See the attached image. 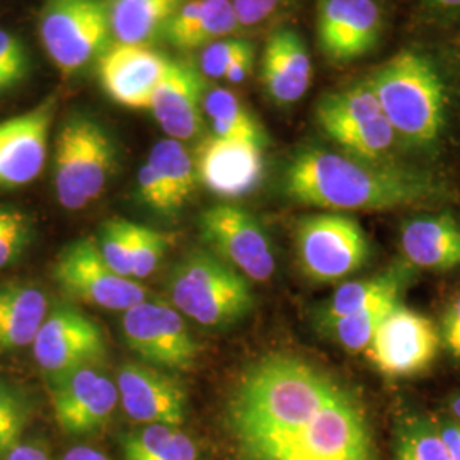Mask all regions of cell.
Here are the masks:
<instances>
[{
  "label": "cell",
  "mask_w": 460,
  "mask_h": 460,
  "mask_svg": "<svg viewBox=\"0 0 460 460\" xmlns=\"http://www.w3.org/2000/svg\"><path fill=\"white\" fill-rule=\"evenodd\" d=\"M226 427L241 460H378L360 401L296 355L247 367L230 391Z\"/></svg>",
  "instance_id": "1"
},
{
  "label": "cell",
  "mask_w": 460,
  "mask_h": 460,
  "mask_svg": "<svg viewBox=\"0 0 460 460\" xmlns=\"http://www.w3.org/2000/svg\"><path fill=\"white\" fill-rule=\"evenodd\" d=\"M285 195L329 210H393L429 203L442 188L427 174L321 148L298 152L283 178Z\"/></svg>",
  "instance_id": "2"
},
{
  "label": "cell",
  "mask_w": 460,
  "mask_h": 460,
  "mask_svg": "<svg viewBox=\"0 0 460 460\" xmlns=\"http://www.w3.org/2000/svg\"><path fill=\"white\" fill-rule=\"evenodd\" d=\"M367 83L399 137L412 146H429L438 138L445 121V87L427 57L401 51Z\"/></svg>",
  "instance_id": "3"
},
{
  "label": "cell",
  "mask_w": 460,
  "mask_h": 460,
  "mask_svg": "<svg viewBox=\"0 0 460 460\" xmlns=\"http://www.w3.org/2000/svg\"><path fill=\"white\" fill-rule=\"evenodd\" d=\"M171 305L205 328H227L254 304L247 279L212 251L195 249L169 273Z\"/></svg>",
  "instance_id": "4"
},
{
  "label": "cell",
  "mask_w": 460,
  "mask_h": 460,
  "mask_svg": "<svg viewBox=\"0 0 460 460\" xmlns=\"http://www.w3.org/2000/svg\"><path fill=\"white\" fill-rule=\"evenodd\" d=\"M110 133L89 116H68L55 144V193L66 210H81L104 191L115 167Z\"/></svg>",
  "instance_id": "5"
},
{
  "label": "cell",
  "mask_w": 460,
  "mask_h": 460,
  "mask_svg": "<svg viewBox=\"0 0 460 460\" xmlns=\"http://www.w3.org/2000/svg\"><path fill=\"white\" fill-rule=\"evenodd\" d=\"M106 0H45L40 38L49 60L64 75L79 74L108 49Z\"/></svg>",
  "instance_id": "6"
},
{
  "label": "cell",
  "mask_w": 460,
  "mask_h": 460,
  "mask_svg": "<svg viewBox=\"0 0 460 460\" xmlns=\"http://www.w3.org/2000/svg\"><path fill=\"white\" fill-rule=\"evenodd\" d=\"M315 118L329 138L363 161L380 163L397 138L368 83L324 96L317 102Z\"/></svg>",
  "instance_id": "7"
},
{
  "label": "cell",
  "mask_w": 460,
  "mask_h": 460,
  "mask_svg": "<svg viewBox=\"0 0 460 460\" xmlns=\"http://www.w3.org/2000/svg\"><path fill=\"white\" fill-rule=\"evenodd\" d=\"M302 271L319 283H332L360 270L370 246L360 224L341 214L304 217L296 232Z\"/></svg>",
  "instance_id": "8"
},
{
  "label": "cell",
  "mask_w": 460,
  "mask_h": 460,
  "mask_svg": "<svg viewBox=\"0 0 460 460\" xmlns=\"http://www.w3.org/2000/svg\"><path fill=\"white\" fill-rule=\"evenodd\" d=\"M53 279L70 300L99 309L125 313L147 300L142 283L119 277L108 266L94 237H84L62 249L53 264Z\"/></svg>",
  "instance_id": "9"
},
{
  "label": "cell",
  "mask_w": 460,
  "mask_h": 460,
  "mask_svg": "<svg viewBox=\"0 0 460 460\" xmlns=\"http://www.w3.org/2000/svg\"><path fill=\"white\" fill-rule=\"evenodd\" d=\"M121 331L130 349L152 367L190 370L199 357L182 314L163 300H144L125 311Z\"/></svg>",
  "instance_id": "10"
},
{
  "label": "cell",
  "mask_w": 460,
  "mask_h": 460,
  "mask_svg": "<svg viewBox=\"0 0 460 460\" xmlns=\"http://www.w3.org/2000/svg\"><path fill=\"white\" fill-rule=\"evenodd\" d=\"M33 353L51 382L84 367L101 365L108 355V343L94 319L72 305L58 304L38 331Z\"/></svg>",
  "instance_id": "11"
},
{
  "label": "cell",
  "mask_w": 460,
  "mask_h": 460,
  "mask_svg": "<svg viewBox=\"0 0 460 460\" xmlns=\"http://www.w3.org/2000/svg\"><path fill=\"white\" fill-rule=\"evenodd\" d=\"M199 232L210 251L254 281H266L275 273L271 241L243 207L218 203L199 217Z\"/></svg>",
  "instance_id": "12"
},
{
  "label": "cell",
  "mask_w": 460,
  "mask_h": 460,
  "mask_svg": "<svg viewBox=\"0 0 460 460\" xmlns=\"http://www.w3.org/2000/svg\"><path fill=\"white\" fill-rule=\"evenodd\" d=\"M440 334L423 314L401 302L385 315L367 348L370 362L387 377H411L437 358Z\"/></svg>",
  "instance_id": "13"
},
{
  "label": "cell",
  "mask_w": 460,
  "mask_h": 460,
  "mask_svg": "<svg viewBox=\"0 0 460 460\" xmlns=\"http://www.w3.org/2000/svg\"><path fill=\"white\" fill-rule=\"evenodd\" d=\"M49 384L57 425L68 435H91L102 429L119 404L116 382L99 365L74 370Z\"/></svg>",
  "instance_id": "14"
},
{
  "label": "cell",
  "mask_w": 460,
  "mask_h": 460,
  "mask_svg": "<svg viewBox=\"0 0 460 460\" xmlns=\"http://www.w3.org/2000/svg\"><path fill=\"white\" fill-rule=\"evenodd\" d=\"M315 30L323 55L346 64L377 47L384 16L374 0H319Z\"/></svg>",
  "instance_id": "15"
},
{
  "label": "cell",
  "mask_w": 460,
  "mask_h": 460,
  "mask_svg": "<svg viewBox=\"0 0 460 460\" xmlns=\"http://www.w3.org/2000/svg\"><path fill=\"white\" fill-rule=\"evenodd\" d=\"M119 404L128 418L142 425L181 427L188 395L181 382L147 363H125L116 380Z\"/></svg>",
  "instance_id": "16"
},
{
  "label": "cell",
  "mask_w": 460,
  "mask_h": 460,
  "mask_svg": "<svg viewBox=\"0 0 460 460\" xmlns=\"http://www.w3.org/2000/svg\"><path fill=\"white\" fill-rule=\"evenodd\" d=\"M57 98L0 121V188H19L34 181L47 163L49 135Z\"/></svg>",
  "instance_id": "17"
},
{
  "label": "cell",
  "mask_w": 460,
  "mask_h": 460,
  "mask_svg": "<svg viewBox=\"0 0 460 460\" xmlns=\"http://www.w3.org/2000/svg\"><path fill=\"white\" fill-rule=\"evenodd\" d=\"M167 62L165 55L150 47L113 43L96 60L99 83L116 104L130 110H150Z\"/></svg>",
  "instance_id": "18"
},
{
  "label": "cell",
  "mask_w": 460,
  "mask_h": 460,
  "mask_svg": "<svg viewBox=\"0 0 460 460\" xmlns=\"http://www.w3.org/2000/svg\"><path fill=\"white\" fill-rule=\"evenodd\" d=\"M193 161L198 181L226 199L246 197L263 180V148L254 144L220 138L212 133L201 138Z\"/></svg>",
  "instance_id": "19"
},
{
  "label": "cell",
  "mask_w": 460,
  "mask_h": 460,
  "mask_svg": "<svg viewBox=\"0 0 460 460\" xmlns=\"http://www.w3.org/2000/svg\"><path fill=\"white\" fill-rule=\"evenodd\" d=\"M205 96L207 84L199 66L191 60L169 58L150 111L171 138L193 140L205 132Z\"/></svg>",
  "instance_id": "20"
},
{
  "label": "cell",
  "mask_w": 460,
  "mask_h": 460,
  "mask_svg": "<svg viewBox=\"0 0 460 460\" xmlns=\"http://www.w3.org/2000/svg\"><path fill=\"white\" fill-rule=\"evenodd\" d=\"M313 83V62L300 34L279 30L266 41L261 58V84L268 98L290 106L305 96Z\"/></svg>",
  "instance_id": "21"
},
{
  "label": "cell",
  "mask_w": 460,
  "mask_h": 460,
  "mask_svg": "<svg viewBox=\"0 0 460 460\" xmlns=\"http://www.w3.org/2000/svg\"><path fill=\"white\" fill-rule=\"evenodd\" d=\"M401 249L408 263L425 270L460 266V224L452 215L412 218L401 229Z\"/></svg>",
  "instance_id": "22"
},
{
  "label": "cell",
  "mask_w": 460,
  "mask_h": 460,
  "mask_svg": "<svg viewBox=\"0 0 460 460\" xmlns=\"http://www.w3.org/2000/svg\"><path fill=\"white\" fill-rule=\"evenodd\" d=\"M49 313L47 294L31 283H0V349L33 345Z\"/></svg>",
  "instance_id": "23"
},
{
  "label": "cell",
  "mask_w": 460,
  "mask_h": 460,
  "mask_svg": "<svg viewBox=\"0 0 460 460\" xmlns=\"http://www.w3.org/2000/svg\"><path fill=\"white\" fill-rule=\"evenodd\" d=\"M184 0H106L110 31L116 43L148 47L164 36L165 28Z\"/></svg>",
  "instance_id": "24"
},
{
  "label": "cell",
  "mask_w": 460,
  "mask_h": 460,
  "mask_svg": "<svg viewBox=\"0 0 460 460\" xmlns=\"http://www.w3.org/2000/svg\"><path fill=\"white\" fill-rule=\"evenodd\" d=\"M410 277V266H394L372 279L348 281L331 296L323 307L319 314L321 326H326L346 315L360 313L382 300L401 298V292L406 288Z\"/></svg>",
  "instance_id": "25"
},
{
  "label": "cell",
  "mask_w": 460,
  "mask_h": 460,
  "mask_svg": "<svg viewBox=\"0 0 460 460\" xmlns=\"http://www.w3.org/2000/svg\"><path fill=\"white\" fill-rule=\"evenodd\" d=\"M205 116L210 119L214 135L229 140H241L264 148L268 137L261 123L246 108V104L229 89L207 91L203 102Z\"/></svg>",
  "instance_id": "26"
},
{
  "label": "cell",
  "mask_w": 460,
  "mask_h": 460,
  "mask_svg": "<svg viewBox=\"0 0 460 460\" xmlns=\"http://www.w3.org/2000/svg\"><path fill=\"white\" fill-rule=\"evenodd\" d=\"M125 460H198V448L188 433L169 425H146L121 438Z\"/></svg>",
  "instance_id": "27"
},
{
  "label": "cell",
  "mask_w": 460,
  "mask_h": 460,
  "mask_svg": "<svg viewBox=\"0 0 460 460\" xmlns=\"http://www.w3.org/2000/svg\"><path fill=\"white\" fill-rule=\"evenodd\" d=\"M147 163L161 176L174 207L180 212L197 190V167L193 155L180 140L167 138L152 147Z\"/></svg>",
  "instance_id": "28"
},
{
  "label": "cell",
  "mask_w": 460,
  "mask_h": 460,
  "mask_svg": "<svg viewBox=\"0 0 460 460\" xmlns=\"http://www.w3.org/2000/svg\"><path fill=\"white\" fill-rule=\"evenodd\" d=\"M394 460H454L433 420L410 416L395 431Z\"/></svg>",
  "instance_id": "29"
},
{
  "label": "cell",
  "mask_w": 460,
  "mask_h": 460,
  "mask_svg": "<svg viewBox=\"0 0 460 460\" xmlns=\"http://www.w3.org/2000/svg\"><path fill=\"white\" fill-rule=\"evenodd\" d=\"M399 302H401L399 298L382 300L363 309L360 313L351 314L334 323H329L326 326H323V329H326L331 338L343 346L346 351L358 353L368 348L378 326Z\"/></svg>",
  "instance_id": "30"
},
{
  "label": "cell",
  "mask_w": 460,
  "mask_h": 460,
  "mask_svg": "<svg viewBox=\"0 0 460 460\" xmlns=\"http://www.w3.org/2000/svg\"><path fill=\"white\" fill-rule=\"evenodd\" d=\"M31 408L26 397L11 384L0 380V460L21 442L30 423Z\"/></svg>",
  "instance_id": "31"
},
{
  "label": "cell",
  "mask_w": 460,
  "mask_h": 460,
  "mask_svg": "<svg viewBox=\"0 0 460 460\" xmlns=\"http://www.w3.org/2000/svg\"><path fill=\"white\" fill-rule=\"evenodd\" d=\"M132 229L133 222L125 218H111L101 226L98 237H94L104 261L115 273L125 279H132Z\"/></svg>",
  "instance_id": "32"
},
{
  "label": "cell",
  "mask_w": 460,
  "mask_h": 460,
  "mask_svg": "<svg viewBox=\"0 0 460 460\" xmlns=\"http://www.w3.org/2000/svg\"><path fill=\"white\" fill-rule=\"evenodd\" d=\"M169 243L171 239L163 232L133 224L132 252H130L132 279L138 281L150 277L164 260Z\"/></svg>",
  "instance_id": "33"
},
{
  "label": "cell",
  "mask_w": 460,
  "mask_h": 460,
  "mask_svg": "<svg viewBox=\"0 0 460 460\" xmlns=\"http://www.w3.org/2000/svg\"><path fill=\"white\" fill-rule=\"evenodd\" d=\"M31 239V222L14 208L0 207V270L21 258Z\"/></svg>",
  "instance_id": "34"
},
{
  "label": "cell",
  "mask_w": 460,
  "mask_h": 460,
  "mask_svg": "<svg viewBox=\"0 0 460 460\" xmlns=\"http://www.w3.org/2000/svg\"><path fill=\"white\" fill-rule=\"evenodd\" d=\"M251 47L252 45L249 41L241 38L217 40L203 49L201 60H199V70L208 79H224L230 64Z\"/></svg>",
  "instance_id": "35"
},
{
  "label": "cell",
  "mask_w": 460,
  "mask_h": 460,
  "mask_svg": "<svg viewBox=\"0 0 460 460\" xmlns=\"http://www.w3.org/2000/svg\"><path fill=\"white\" fill-rule=\"evenodd\" d=\"M137 186H138V197L152 212L165 215V217L178 214V208L174 207L172 198L169 195L161 176L148 163L138 169Z\"/></svg>",
  "instance_id": "36"
},
{
  "label": "cell",
  "mask_w": 460,
  "mask_h": 460,
  "mask_svg": "<svg viewBox=\"0 0 460 460\" xmlns=\"http://www.w3.org/2000/svg\"><path fill=\"white\" fill-rule=\"evenodd\" d=\"M239 26L256 28L277 16L294 0H232Z\"/></svg>",
  "instance_id": "37"
},
{
  "label": "cell",
  "mask_w": 460,
  "mask_h": 460,
  "mask_svg": "<svg viewBox=\"0 0 460 460\" xmlns=\"http://www.w3.org/2000/svg\"><path fill=\"white\" fill-rule=\"evenodd\" d=\"M0 70H5L21 81L30 72V53L26 45L16 34L0 30Z\"/></svg>",
  "instance_id": "38"
},
{
  "label": "cell",
  "mask_w": 460,
  "mask_h": 460,
  "mask_svg": "<svg viewBox=\"0 0 460 460\" xmlns=\"http://www.w3.org/2000/svg\"><path fill=\"white\" fill-rule=\"evenodd\" d=\"M433 423H435L445 447L448 448L450 456L454 457V460H460V423H457L452 416L433 420Z\"/></svg>",
  "instance_id": "39"
},
{
  "label": "cell",
  "mask_w": 460,
  "mask_h": 460,
  "mask_svg": "<svg viewBox=\"0 0 460 460\" xmlns=\"http://www.w3.org/2000/svg\"><path fill=\"white\" fill-rule=\"evenodd\" d=\"M444 336L450 351L460 358V296L445 314Z\"/></svg>",
  "instance_id": "40"
},
{
  "label": "cell",
  "mask_w": 460,
  "mask_h": 460,
  "mask_svg": "<svg viewBox=\"0 0 460 460\" xmlns=\"http://www.w3.org/2000/svg\"><path fill=\"white\" fill-rule=\"evenodd\" d=\"M252 66H254V47L246 49L244 53H241L232 64H230L227 72H226V77L229 83L241 84L246 81L249 77V74L252 72Z\"/></svg>",
  "instance_id": "41"
},
{
  "label": "cell",
  "mask_w": 460,
  "mask_h": 460,
  "mask_svg": "<svg viewBox=\"0 0 460 460\" xmlns=\"http://www.w3.org/2000/svg\"><path fill=\"white\" fill-rule=\"evenodd\" d=\"M4 460H49V450L38 442H19Z\"/></svg>",
  "instance_id": "42"
},
{
  "label": "cell",
  "mask_w": 460,
  "mask_h": 460,
  "mask_svg": "<svg viewBox=\"0 0 460 460\" xmlns=\"http://www.w3.org/2000/svg\"><path fill=\"white\" fill-rule=\"evenodd\" d=\"M62 460H111L104 452H101L89 445H75L70 447Z\"/></svg>",
  "instance_id": "43"
},
{
  "label": "cell",
  "mask_w": 460,
  "mask_h": 460,
  "mask_svg": "<svg viewBox=\"0 0 460 460\" xmlns=\"http://www.w3.org/2000/svg\"><path fill=\"white\" fill-rule=\"evenodd\" d=\"M19 83H22L19 77L9 74V72H5V70H0V94L9 93V91L14 89Z\"/></svg>",
  "instance_id": "44"
},
{
  "label": "cell",
  "mask_w": 460,
  "mask_h": 460,
  "mask_svg": "<svg viewBox=\"0 0 460 460\" xmlns=\"http://www.w3.org/2000/svg\"><path fill=\"white\" fill-rule=\"evenodd\" d=\"M438 9H460V0H429Z\"/></svg>",
  "instance_id": "45"
},
{
  "label": "cell",
  "mask_w": 460,
  "mask_h": 460,
  "mask_svg": "<svg viewBox=\"0 0 460 460\" xmlns=\"http://www.w3.org/2000/svg\"><path fill=\"white\" fill-rule=\"evenodd\" d=\"M450 412H452V418L460 423V394L454 397V401L450 402Z\"/></svg>",
  "instance_id": "46"
}]
</instances>
